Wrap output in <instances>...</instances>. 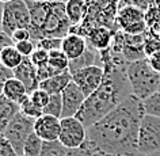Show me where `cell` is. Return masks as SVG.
I'll return each instance as SVG.
<instances>
[{
  "instance_id": "6da1fadb",
  "label": "cell",
  "mask_w": 160,
  "mask_h": 156,
  "mask_svg": "<svg viewBox=\"0 0 160 156\" xmlns=\"http://www.w3.org/2000/svg\"><path fill=\"white\" fill-rule=\"evenodd\" d=\"M144 115L142 101L130 95L105 118L87 128L83 147L92 156H136Z\"/></svg>"
},
{
  "instance_id": "7a4b0ae2",
  "label": "cell",
  "mask_w": 160,
  "mask_h": 156,
  "mask_svg": "<svg viewBox=\"0 0 160 156\" xmlns=\"http://www.w3.org/2000/svg\"><path fill=\"white\" fill-rule=\"evenodd\" d=\"M101 56L105 78L98 90L87 97L84 105L76 115V118L84 123L86 128L95 125L118 107L126 98L133 95L126 73L129 63H126L122 54L114 53L110 48L102 50Z\"/></svg>"
},
{
  "instance_id": "3957f363",
  "label": "cell",
  "mask_w": 160,
  "mask_h": 156,
  "mask_svg": "<svg viewBox=\"0 0 160 156\" xmlns=\"http://www.w3.org/2000/svg\"><path fill=\"white\" fill-rule=\"evenodd\" d=\"M30 10V34L37 45L45 38H64L71 33V23L67 18L65 3H38L26 0Z\"/></svg>"
},
{
  "instance_id": "277c9868",
  "label": "cell",
  "mask_w": 160,
  "mask_h": 156,
  "mask_svg": "<svg viewBox=\"0 0 160 156\" xmlns=\"http://www.w3.org/2000/svg\"><path fill=\"white\" fill-rule=\"evenodd\" d=\"M118 4L119 3L115 0H94L88 3L86 19L78 27L71 29V33L79 34L86 38V35L95 27H109L114 31H118Z\"/></svg>"
},
{
  "instance_id": "5b68a950",
  "label": "cell",
  "mask_w": 160,
  "mask_h": 156,
  "mask_svg": "<svg viewBox=\"0 0 160 156\" xmlns=\"http://www.w3.org/2000/svg\"><path fill=\"white\" fill-rule=\"evenodd\" d=\"M132 94L140 101H145L159 91L160 75L152 69L148 58L129 63L126 68Z\"/></svg>"
},
{
  "instance_id": "8992f818",
  "label": "cell",
  "mask_w": 160,
  "mask_h": 156,
  "mask_svg": "<svg viewBox=\"0 0 160 156\" xmlns=\"http://www.w3.org/2000/svg\"><path fill=\"white\" fill-rule=\"evenodd\" d=\"M30 10L26 0H12L3 7L2 31L11 38L17 30L30 29Z\"/></svg>"
},
{
  "instance_id": "52a82bcc",
  "label": "cell",
  "mask_w": 160,
  "mask_h": 156,
  "mask_svg": "<svg viewBox=\"0 0 160 156\" xmlns=\"http://www.w3.org/2000/svg\"><path fill=\"white\" fill-rule=\"evenodd\" d=\"M160 151V118L145 114L138 130V152L151 155Z\"/></svg>"
},
{
  "instance_id": "ba28073f",
  "label": "cell",
  "mask_w": 160,
  "mask_h": 156,
  "mask_svg": "<svg viewBox=\"0 0 160 156\" xmlns=\"http://www.w3.org/2000/svg\"><path fill=\"white\" fill-rule=\"evenodd\" d=\"M34 118L26 117L19 111L6 129L4 136L14 147L18 156H23V145H25L26 140L30 137V134L34 133Z\"/></svg>"
},
{
  "instance_id": "9c48e42d",
  "label": "cell",
  "mask_w": 160,
  "mask_h": 156,
  "mask_svg": "<svg viewBox=\"0 0 160 156\" xmlns=\"http://www.w3.org/2000/svg\"><path fill=\"white\" fill-rule=\"evenodd\" d=\"M117 26L119 30L130 35H144L148 31L145 23V13L136 7L125 6L118 8Z\"/></svg>"
},
{
  "instance_id": "30bf717a",
  "label": "cell",
  "mask_w": 160,
  "mask_h": 156,
  "mask_svg": "<svg viewBox=\"0 0 160 156\" xmlns=\"http://www.w3.org/2000/svg\"><path fill=\"white\" fill-rule=\"evenodd\" d=\"M87 140V128L76 117L61 118V130L58 141L68 149H78Z\"/></svg>"
},
{
  "instance_id": "8fae6325",
  "label": "cell",
  "mask_w": 160,
  "mask_h": 156,
  "mask_svg": "<svg viewBox=\"0 0 160 156\" xmlns=\"http://www.w3.org/2000/svg\"><path fill=\"white\" fill-rule=\"evenodd\" d=\"M72 75V82L83 91V94L87 97H90L92 93L98 90V87L101 86V83L105 78V69L103 67L99 65H92L82 68V69L73 72Z\"/></svg>"
},
{
  "instance_id": "7c38bea8",
  "label": "cell",
  "mask_w": 160,
  "mask_h": 156,
  "mask_svg": "<svg viewBox=\"0 0 160 156\" xmlns=\"http://www.w3.org/2000/svg\"><path fill=\"white\" fill-rule=\"evenodd\" d=\"M62 98V115L61 118H69V117H76L78 113L82 109V106L86 102V95L83 94V91L75 84L73 82H71L68 87L62 91L61 94Z\"/></svg>"
},
{
  "instance_id": "4fadbf2b",
  "label": "cell",
  "mask_w": 160,
  "mask_h": 156,
  "mask_svg": "<svg viewBox=\"0 0 160 156\" xmlns=\"http://www.w3.org/2000/svg\"><path fill=\"white\" fill-rule=\"evenodd\" d=\"M60 130H61V118L42 114L39 118L35 119L34 133L42 141L48 143V141H56V140H58Z\"/></svg>"
},
{
  "instance_id": "5bb4252c",
  "label": "cell",
  "mask_w": 160,
  "mask_h": 156,
  "mask_svg": "<svg viewBox=\"0 0 160 156\" xmlns=\"http://www.w3.org/2000/svg\"><path fill=\"white\" fill-rule=\"evenodd\" d=\"M122 31V30H121ZM145 35H130L122 31V46L121 54L126 60V63H134L138 60H144V42H145Z\"/></svg>"
},
{
  "instance_id": "9a60e30c",
  "label": "cell",
  "mask_w": 160,
  "mask_h": 156,
  "mask_svg": "<svg viewBox=\"0 0 160 156\" xmlns=\"http://www.w3.org/2000/svg\"><path fill=\"white\" fill-rule=\"evenodd\" d=\"M14 78L18 79L19 82H22L23 84H25L29 95L39 88V83L41 82H39V79H38L37 67L31 63L30 57H25L23 63L14 71Z\"/></svg>"
},
{
  "instance_id": "2e32d148",
  "label": "cell",
  "mask_w": 160,
  "mask_h": 156,
  "mask_svg": "<svg viewBox=\"0 0 160 156\" xmlns=\"http://www.w3.org/2000/svg\"><path fill=\"white\" fill-rule=\"evenodd\" d=\"M87 48H88L87 39L79 34L69 33L67 37L62 38L61 50L69 58V61H73V60H78L79 57H82L84 54V52L87 50Z\"/></svg>"
},
{
  "instance_id": "e0dca14e",
  "label": "cell",
  "mask_w": 160,
  "mask_h": 156,
  "mask_svg": "<svg viewBox=\"0 0 160 156\" xmlns=\"http://www.w3.org/2000/svg\"><path fill=\"white\" fill-rule=\"evenodd\" d=\"M117 31L109 29V27H95L86 35L88 46L94 48L99 52L109 49L113 43V38Z\"/></svg>"
},
{
  "instance_id": "ac0fdd59",
  "label": "cell",
  "mask_w": 160,
  "mask_h": 156,
  "mask_svg": "<svg viewBox=\"0 0 160 156\" xmlns=\"http://www.w3.org/2000/svg\"><path fill=\"white\" fill-rule=\"evenodd\" d=\"M87 11H88V3L83 2V0H69L65 3V13L68 21L71 23V29L78 27L84 21Z\"/></svg>"
},
{
  "instance_id": "d6986e66",
  "label": "cell",
  "mask_w": 160,
  "mask_h": 156,
  "mask_svg": "<svg viewBox=\"0 0 160 156\" xmlns=\"http://www.w3.org/2000/svg\"><path fill=\"white\" fill-rule=\"evenodd\" d=\"M72 82V75L69 71H65L54 78H50L48 80L39 83V88L46 91L49 95H60L67 88L68 84Z\"/></svg>"
},
{
  "instance_id": "ffe728a7",
  "label": "cell",
  "mask_w": 160,
  "mask_h": 156,
  "mask_svg": "<svg viewBox=\"0 0 160 156\" xmlns=\"http://www.w3.org/2000/svg\"><path fill=\"white\" fill-rule=\"evenodd\" d=\"M92 65L103 67L102 56H101V52L99 50L88 46L82 57H79L78 60H73V61H69V72L71 73H73V72L82 69V68L92 67Z\"/></svg>"
},
{
  "instance_id": "44dd1931",
  "label": "cell",
  "mask_w": 160,
  "mask_h": 156,
  "mask_svg": "<svg viewBox=\"0 0 160 156\" xmlns=\"http://www.w3.org/2000/svg\"><path fill=\"white\" fill-rule=\"evenodd\" d=\"M19 111V105L8 101L6 97L0 98V134H4L6 129Z\"/></svg>"
},
{
  "instance_id": "7402d4cb",
  "label": "cell",
  "mask_w": 160,
  "mask_h": 156,
  "mask_svg": "<svg viewBox=\"0 0 160 156\" xmlns=\"http://www.w3.org/2000/svg\"><path fill=\"white\" fill-rule=\"evenodd\" d=\"M27 95H29L27 88L22 82H19L15 78H11L10 80H7L4 91H3V97H6L8 101L17 103V105H21Z\"/></svg>"
},
{
  "instance_id": "603a6c76",
  "label": "cell",
  "mask_w": 160,
  "mask_h": 156,
  "mask_svg": "<svg viewBox=\"0 0 160 156\" xmlns=\"http://www.w3.org/2000/svg\"><path fill=\"white\" fill-rule=\"evenodd\" d=\"M23 60H25V57L18 52L15 45L6 46L4 49L2 50V53H0V64L4 65L6 68H8L10 71L17 69L23 63Z\"/></svg>"
},
{
  "instance_id": "cb8c5ba5",
  "label": "cell",
  "mask_w": 160,
  "mask_h": 156,
  "mask_svg": "<svg viewBox=\"0 0 160 156\" xmlns=\"http://www.w3.org/2000/svg\"><path fill=\"white\" fill-rule=\"evenodd\" d=\"M48 64L56 69L58 73H62L65 71H69V58L65 56V53L60 49V50H53L49 52V61Z\"/></svg>"
},
{
  "instance_id": "d4e9b609",
  "label": "cell",
  "mask_w": 160,
  "mask_h": 156,
  "mask_svg": "<svg viewBox=\"0 0 160 156\" xmlns=\"http://www.w3.org/2000/svg\"><path fill=\"white\" fill-rule=\"evenodd\" d=\"M43 141L35 133H31L23 145V156H41Z\"/></svg>"
},
{
  "instance_id": "484cf974",
  "label": "cell",
  "mask_w": 160,
  "mask_h": 156,
  "mask_svg": "<svg viewBox=\"0 0 160 156\" xmlns=\"http://www.w3.org/2000/svg\"><path fill=\"white\" fill-rule=\"evenodd\" d=\"M68 148L64 147L58 140L56 141H43V148L41 152V156H67Z\"/></svg>"
},
{
  "instance_id": "4316f807",
  "label": "cell",
  "mask_w": 160,
  "mask_h": 156,
  "mask_svg": "<svg viewBox=\"0 0 160 156\" xmlns=\"http://www.w3.org/2000/svg\"><path fill=\"white\" fill-rule=\"evenodd\" d=\"M43 114L53 115V117L61 118L62 115V98L60 95H50V101L46 105V107L42 110Z\"/></svg>"
},
{
  "instance_id": "83f0119b",
  "label": "cell",
  "mask_w": 160,
  "mask_h": 156,
  "mask_svg": "<svg viewBox=\"0 0 160 156\" xmlns=\"http://www.w3.org/2000/svg\"><path fill=\"white\" fill-rule=\"evenodd\" d=\"M19 109H21V113L23 115L30 117V118H34V119L39 118L43 114V111L39 109L38 106H35L34 102L30 99V95H27V97L25 98V101L19 105Z\"/></svg>"
},
{
  "instance_id": "f1b7e54d",
  "label": "cell",
  "mask_w": 160,
  "mask_h": 156,
  "mask_svg": "<svg viewBox=\"0 0 160 156\" xmlns=\"http://www.w3.org/2000/svg\"><path fill=\"white\" fill-rule=\"evenodd\" d=\"M142 103H144V109H145V114L160 118V93L159 91L148 99H145Z\"/></svg>"
},
{
  "instance_id": "f546056e",
  "label": "cell",
  "mask_w": 160,
  "mask_h": 156,
  "mask_svg": "<svg viewBox=\"0 0 160 156\" xmlns=\"http://www.w3.org/2000/svg\"><path fill=\"white\" fill-rule=\"evenodd\" d=\"M144 53L147 58H151L153 56L160 54V41L155 38H151L149 35H145V42H144Z\"/></svg>"
},
{
  "instance_id": "4dcf8cb0",
  "label": "cell",
  "mask_w": 160,
  "mask_h": 156,
  "mask_svg": "<svg viewBox=\"0 0 160 156\" xmlns=\"http://www.w3.org/2000/svg\"><path fill=\"white\" fill-rule=\"evenodd\" d=\"M30 99L34 102L35 106H38L41 110H43L46 107L48 103H49V101H50V95L48 94L46 91L38 88V90H35L34 93L30 94Z\"/></svg>"
},
{
  "instance_id": "1f68e13d",
  "label": "cell",
  "mask_w": 160,
  "mask_h": 156,
  "mask_svg": "<svg viewBox=\"0 0 160 156\" xmlns=\"http://www.w3.org/2000/svg\"><path fill=\"white\" fill-rule=\"evenodd\" d=\"M62 45L61 38H45L37 42V48L43 49L46 52H53V50H60Z\"/></svg>"
},
{
  "instance_id": "d6a6232c",
  "label": "cell",
  "mask_w": 160,
  "mask_h": 156,
  "mask_svg": "<svg viewBox=\"0 0 160 156\" xmlns=\"http://www.w3.org/2000/svg\"><path fill=\"white\" fill-rule=\"evenodd\" d=\"M15 48H17L18 52L23 56V57H31V54H33L35 52V49H37V45H35V42L33 39H26V41L15 43Z\"/></svg>"
},
{
  "instance_id": "836d02e7",
  "label": "cell",
  "mask_w": 160,
  "mask_h": 156,
  "mask_svg": "<svg viewBox=\"0 0 160 156\" xmlns=\"http://www.w3.org/2000/svg\"><path fill=\"white\" fill-rule=\"evenodd\" d=\"M30 60H31V63H33L35 67H41V65H43V64H46L48 61H49V52L37 48L34 53L31 54Z\"/></svg>"
},
{
  "instance_id": "e575fe53",
  "label": "cell",
  "mask_w": 160,
  "mask_h": 156,
  "mask_svg": "<svg viewBox=\"0 0 160 156\" xmlns=\"http://www.w3.org/2000/svg\"><path fill=\"white\" fill-rule=\"evenodd\" d=\"M0 156H18L14 147L4 134H0Z\"/></svg>"
},
{
  "instance_id": "d590c367",
  "label": "cell",
  "mask_w": 160,
  "mask_h": 156,
  "mask_svg": "<svg viewBox=\"0 0 160 156\" xmlns=\"http://www.w3.org/2000/svg\"><path fill=\"white\" fill-rule=\"evenodd\" d=\"M125 6L136 7V8H138V10H141L145 13V11L149 8V0H121L118 4V8L125 7Z\"/></svg>"
},
{
  "instance_id": "8d00e7d4",
  "label": "cell",
  "mask_w": 160,
  "mask_h": 156,
  "mask_svg": "<svg viewBox=\"0 0 160 156\" xmlns=\"http://www.w3.org/2000/svg\"><path fill=\"white\" fill-rule=\"evenodd\" d=\"M145 23L148 27L156 25V23H160V8H156V7L148 8L145 11Z\"/></svg>"
},
{
  "instance_id": "74e56055",
  "label": "cell",
  "mask_w": 160,
  "mask_h": 156,
  "mask_svg": "<svg viewBox=\"0 0 160 156\" xmlns=\"http://www.w3.org/2000/svg\"><path fill=\"white\" fill-rule=\"evenodd\" d=\"M11 78H14V71H10L8 68L0 64V98L3 97V91H4L7 80H10Z\"/></svg>"
},
{
  "instance_id": "f35d334b",
  "label": "cell",
  "mask_w": 160,
  "mask_h": 156,
  "mask_svg": "<svg viewBox=\"0 0 160 156\" xmlns=\"http://www.w3.org/2000/svg\"><path fill=\"white\" fill-rule=\"evenodd\" d=\"M11 39H12V43L15 45V43L26 41V39H31V34H30L29 29H21V30H17L11 35Z\"/></svg>"
},
{
  "instance_id": "ab89813d",
  "label": "cell",
  "mask_w": 160,
  "mask_h": 156,
  "mask_svg": "<svg viewBox=\"0 0 160 156\" xmlns=\"http://www.w3.org/2000/svg\"><path fill=\"white\" fill-rule=\"evenodd\" d=\"M147 34L149 35L151 38H155V39H158V41H160V23H156V25H152L148 27Z\"/></svg>"
},
{
  "instance_id": "60d3db41",
  "label": "cell",
  "mask_w": 160,
  "mask_h": 156,
  "mask_svg": "<svg viewBox=\"0 0 160 156\" xmlns=\"http://www.w3.org/2000/svg\"><path fill=\"white\" fill-rule=\"evenodd\" d=\"M67 156H92V155L90 153L86 147H82V148H78V149H69Z\"/></svg>"
},
{
  "instance_id": "b9f144b4",
  "label": "cell",
  "mask_w": 160,
  "mask_h": 156,
  "mask_svg": "<svg viewBox=\"0 0 160 156\" xmlns=\"http://www.w3.org/2000/svg\"><path fill=\"white\" fill-rule=\"evenodd\" d=\"M10 45H14L12 39H11L6 33L0 31V53H2V50L4 49L6 46H10Z\"/></svg>"
},
{
  "instance_id": "7bdbcfd3",
  "label": "cell",
  "mask_w": 160,
  "mask_h": 156,
  "mask_svg": "<svg viewBox=\"0 0 160 156\" xmlns=\"http://www.w3.org/2000/svg\"><path fill=\"white\" fill-rule=\"evenodd\" d=\"M148 63H149V65H151L152 69H153L156 73L160 75V54L153 56V57L148 58Z\"/></svg>"
},
{
  "instance_id": "ee69618b",
  "label": "cell",
  "mask_w": 160,
  "mask_h": 156,
  "mask_svg": "<svg viewBox=\"0 0 160 156\" xmlns=\"http://www.w3.org/2000/svg\"><path fill=\"white\" fill-rule=\"evenodd\" d=\"M151 7L160 8V0H149V8H151Z\"/></svg>"
},
{
  "instance_id": "f6af8a7d",
  "label": "cell",
  "mask_w": 160,
  "mask_h": 156,
  "mask_svg": "<svg viewBox=\"0 0 160 156\" xmlns=\"http://www.w3.org/2000/svg\"><path fill=\"white\" fill-rule=\"evenodd\" d=\"M29 2H38V3H56V2H61V0H29Z\"/></svg>"
},
{
  "instance_id": "bcb514c9",
  "label": "cell",
  "mask_w": 160,
  "mask_h": 156,
  "mask_svg": "<svg viewBox=\"0 0 160 156\" xmlns=\"http://www.w3.org/2000/svg\"><path fill=\"white\" fill-rule=\"evenodd\" d=\"M3 7H4V4H2V3H0V31H2V18H3Z\"/></svg>"
},
{
  "instance_id": "7dc6e473",
  "label": "cell",
  "mask_w": 160,
  "mask_h": 156,
  "mask_svg": "<svg viewBox=\"0 0 160 156\" xmlns=\"http://www.w3.org/2000/svg\"><path fill=\"white\" fill-rule=\"evenodd\" d=\"M10 2H12V0H0L2 4H7V3H10Z\"/></svg>"
},
{
  "instance_id": "c3c4849f",
  "label": "cell",
  "mask_w": 160,
  "mask_h": 156,
  "mask_svg": "<svg viewBox=\"0 0 160 156\" xmlns=\"http://www.w3.org/2000/svg\"><path fill=\"white\" fill-rule=\"evenodd\" d=\"M145 156H160V151L159 152H155V153H151V155H145Z\"/></svg>"
},
{
  "instance_id": "681fc988",
  "label": "cell",
  "mask_w": 160,
  "mask_h": 156,
  "mask_svg": "<svg viewBox=\"0 0 160 156\" xmlns=\"http://www.w3.org/2000/svg\"><path fill=\"white\" fill-rule=\"evenodd\" d=\"M83 2H86V3H91V2H94V0H83Z\"/></svg>"
},
{
  "instance_id": "f907efd6",
  "label": "cell",
  "mask_w": 160,
  "mask_h": 156,
  "mask_svg": "<svg viewBox=\"0 0 160 156\" xmlns=\"http://www.w3.org/2000/svg\"><path fill=\"white\" fill-rule=\"evenodd\" d=\"M61 2H62V3H67V2H69V0H61Z\"/></svg>"
},
{
  "instance_id": "816d5d0a",
  "label": "cell",
  "mask_w": 160,
  "mask_h": 156,
  "mask_svg": "<svg viewBox=\"0 0 160 156\" xmlns=\"http://www.w3.org/2000/svg\"><path fill=\"white\" fill-rule=\"evenodd\" d=\"M115 2H118V3H119V2H121V0H115Z\"/></svg>"
},
{
  "instance_id": "f5cc1de1",
  "label": "cell",
  "mask_w": 160,
  "mask_h": 156,
  "mask_svg": "<svg viewBox=\"0 0 160 156\" xmlns=\"http://www.w3.org/2000/svg\"><path fill=\"white\" fill-rule=\"evenodd\" d=\"M159 93H160V84H159Z\"/></svg>"
}]
</instances>
